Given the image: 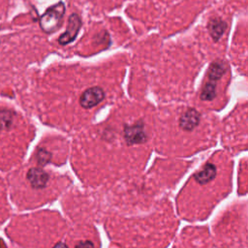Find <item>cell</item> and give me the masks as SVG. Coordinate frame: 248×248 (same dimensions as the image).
Instances as JSON below:
<instances>
[{
  "instance_id": "6da1fadb",
  "label": "cell",
  "mask_w": 248,
  "mask_h": 248,
  "mask_svg": "<svg viewBox=\"0 0 248 248\" xmlns=\"http://www.w3.org/2000/svg\"><path fill=\"white\" fill-rule=\"evenodd\" d=\"M65 14V5L59 2L48 8L40 18V26L46 33H52L60 28Z\"/></svg>"
},
{
  "instance_id": "7a4b0ae2",
  "label": "cell",
  "mask_w": 248,
  "mask_h": 248,
  "mask_svg": "<svg viewBox=\"0 0 248 248\" xmlns=\"http://www.w3.org/2000/svg\"><path fill=\"white\" fill-rule=\"evenodd\" d=\"M124 139L128 144H136V143L144 142L147 139V136L144 131L143 122L139 121L133 125H125Z\"/></svg>"
},
{
  "instance_id": "3957f363",
  "label": "cell",
  "mask_w": 248,
  "mask_h": 248,
  "mask_svg": "<svg viewBox=\"0 0 248 248\" xmlns=\"http://www.w3.org/2000/svg\"><path fill=\"white\" fill-rule=\"evenodd\" d=\"M81 27V19L78 15L72 14L68 19L66 31L58 38V43L62 46L68 45L73 42Z\"/></svg>"
},
{
  "instance_id": "277c9868",
  "label": "cell",
  "mask_w": 248,
  "mask_h": 248,
  "mask_svg": "<svg viewBox=\"0 0 248 248\" xmlns=\"http://www.w3.org/2000/svg\"><path fill=\"white\" fill-rule=\"evenodd\" d=\"M105 98V92L101 87L95 86L86 89L79 98L80 106L84 108H90L100 104Z\"/></svg>"
},
{
  "instance_id": "5b68a950",
  "label": "cell",
  "mask_w": 248,
  "mask_h": 248,
  "mask_svg": "<svg viewBox=\"0 0 248 248\" xmlns=\"http://www.w3.org/2000/svg\"><path fill=\"white\" fill-rule=\"evenodd\" d=\"M48 178V174L40 168H32L27 172V179L35 189H42L46 187Z\"/></svg>"
},
{
  "instance_id": "8992f818",
  "label": "cell",
  "mask_w": 248,
  "mask_h": 248,
  "mask_svg": "<svg viewBox=\"0 0 248 248\" xmlns=\"http://www.w3.org/2000/svg\"><path fill=\"white\" fill-rule=\"evenodd\" d=\"M200 119V113L195 108H188L180 116L179 125L185 131H192L199 125Z\"/></svg>"
},
{
  "instance_id": "52a82bcc",
  "label": "cell",
  "mask_w": 248,
  "mask_h": 248,
  "mask_svg": "<svg viewBox=\"0 0 248 248\" xmlns=\"http://www.w3.org/2000/svg\"><path fill=\"white\" fill-rule=\"evenodd\" d=\"M216 175V168L213 164H205L202 169L201 170H199L198 172L195 173L194 175V178L195 180L203 185V184H206L208 183L209 181H211Z\"/></svg>"
},
{
  "instance_id": "ba28073f",
  "label": "cell",
  "mask_w": 248,
  "mask_h": 248,
  "mask_svg": "<svg viewBox=\"0 0 248 248\" xmlns=\"http://www.w3.org/2000/svg\"><path fill=\"white\" fill-rule=\"evenodd\" d=\"M207 28H208L209 34L212 37V39L214 41H218L223 36V34L227 28V24L221 18L215 17V18H212L209 20V22L207 24Z\"/></svg>"
},
{
  "instance_id": "9c48e42d",
  "label": "cell",
  "mask_w": 248,
  "mask_h": 248,
  "mask_svg": "<svg viewBox=\"0 0 248 248\" xmlns=\"http://www.w3.org/2000/svg\"><path fill=\"white\" fill-rule=\"evenodd\" d=\"M226 72L225 63L221 60H217L211 63L209 70H208V80L215 81L222 78V76Z\"/></svg>"
},
{
  "instance_id": "30bf717a",
  "label": "cell",
  "mask_w": 248,
  "mask_h": 248,
  "mask_svg": "<svg viewBox=\"0 0 248 248\" xmlns=\"http://www.w3.org/2000/svg\"><path fill=\"white\" fill-rule=\"evenodd\" d=\"M216 96V82L212 80H208L201 93V99L203 101H211Z\"/></svg>"
},
{
  "instance_id": "8fae6325",
  "label": "cell",
  "mask_w": 248,
  "mask_h": 248,
  "mask_svg": "<svg viewBox=\"0 0 248 248\" xmlns=\"http://www.w3.org/2000/svg\"><path fill=\"white\" fill-rule=\"evenodd\" d=\"M50 157H51L50 154L48 152H46V150H44V149H41L38 153V161L42 165L46 164L50 160Z\"/></svg>"
},
{
  "instance_id": "7c38bea8",
  "label": "cell",
  "mask_w": 248,
  "mask_h": 248,
  "mask_svg": "<svg viewBox=\"0 0 248 248\" xmlns=\"http://www.w3.org/2000/svg\"><path fill=\"white\" fill-rule=\"evenodd\" d=\"M87 246L93 247L94 244H93L91 241H89V240H87V241H82V242H78V244H76V247H87Z\"/></svg>"
}]
</instances>
